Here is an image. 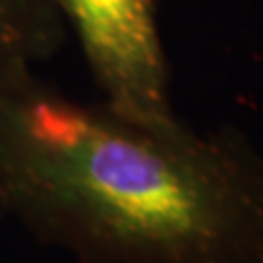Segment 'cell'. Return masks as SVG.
I'll return each mask as SVG.
<instances>
[{
    "label": "cell",
    "mask_w": 263,
    "mask_h": 263,
    "mask_svg": "<svg viewBox=\"0 0 263 263\" xmlns=\"http://www.w3.org/2000/svg\"><path fill=\"white\" fill-rule=\"evenodd\" d=\"M0 215L77 263H263V158L29 70L0 84Z\"/></svg>",
    "instance_id": "obj_1"
},
{
    "label": "cell",
    "mask_w": 263,
    "mask_h": 263,
    "mask_svg": "<svg viewBox=\"0 0 263 263\" xmlns=\"http://www.w3.org/2000/svg\"><path fill=\"white\" fill-rule=\"evenodd\" d=\"M64 40V18L53 0H0V84L35 70Z\"/></svg>",
    "instance_id": "obj_3"
},
{
    "label": "cell",
    "mask_w": 263,
    "mask_h": 263,
    "mask_svg": "<svg viewBox=\"0 0 263 263\" xmlns=\"http://www.w3.org/2000/svg\"><path fill=\"white\" fill-rule=\"evenodd\" d=\"M75 29L103 101L145 123L178 121L154 0H53Z\"/></svg>",
    "instance_id": "obj_2"
}]
</instances>
